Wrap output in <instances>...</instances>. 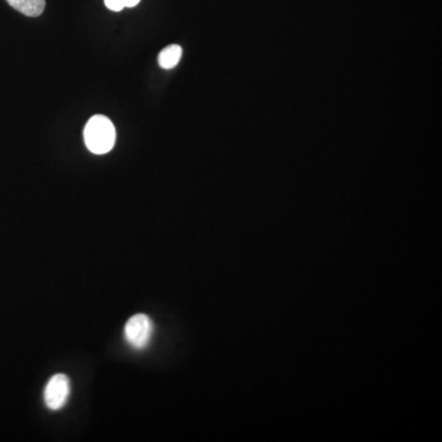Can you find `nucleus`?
Returning <instances> with one entry per match:
<instances>
[{"mask_svg": "<svg viewBox=\"0 0 442 442\" xmlns=\"http://www.w3.org/2000/svg\"><path fill=\"white\" fill-rule=\"evenodd\" d=\"M84 139L88 150L93 154H107L115 146V125L105 115H93L85 127Z\"/></svg>", "mask_w": 442, "mask_h": 442, "instance_id": "nucleus-1", "label": "nucleus"}, {"mask_svg": "<svg viewBox=\"0 0 442 442\" xmlns=\"http://www.w3.org/2000/svg\"><path fill=\"white\" fill-rule=\"evenodd\" d=\"M153 332L154 324L150 317L145 314H137L125 323L124 336L132 348L142 350L150 343Z\"/></svg>", "mask_w": 442, "mask_h": 442, "instance_id": "nucleus-2", "label": "nucleus"}, {"mask_svg": "<svg viewBox=\"0 0 442 442\" xmlns=\"http://www.w3.org/2000/svg\"><path fill=\"white\" fill-rule=\"evenodd\" d=\"M71 380L64 374H57L49 379L43 392L46 406L51 411H61L71 397Z\"/></svg>", "mask_w": 442, "mask_h": 442, "instance_id": "nucleus-3", "label": "nucleus"}, {"mask_svg": "<svg viewBox=\"0 0 442 442\" xmlns=\"http://www.w3.org/2000/svg\"><path fill=\"white\" fill-rule=\"evenodd\" d=\"M10 6L30 18L42 15L46 8V0H6Z\"/></svg>", "mask_w": 442, "mask_h": 442, "instance_id": "nucleus-4", "label": "nucleus"}, {"mask_svg": "<svg viewBox=\"0 0 442 442\" xmlns=\"http://www.w3.org/2000/svg\"><path fill=\"white\" fill-rule=\"evenodd\" d=\"M182 57V48L178 44H171L159 54V64L164 69H173Z\"/></svg>", "mask_w": 442, "mask_h": 442, "instance_id": "nucleus-5", "label": "nucleus"}, {"mask_svg": "<svg viewBox=\"0 0 442 442\" xmlns=\"http://www.w3.org/2000/svg\"><path fill=\"white\" fill-rule=\"evenodd\" d=\"M105 4L112 11H120L124 9L123 0H105Z\"/></svg>", "mask_w": 442, "mask_h": 442, "instance_id": "nucleus-6", "label": "nucleus"}, {"mask_svg": "<svg viewBox=\"0 0 442 442\" xmlns=\"http://www.w3.org/2000/svg\"><path fill=\"white\" fill-rule=\"evenodd\" d=\"M140 0H123L124 8H133L139 4Z\"/></svg>", "mask_w": 442, "mask_h": 442, "instance_id": "nucleus-7", "label": "nucleus"}]
</instances>
